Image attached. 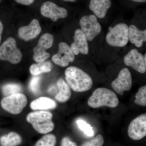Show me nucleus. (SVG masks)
<instances>
[{
    "mask_svg": "<svg viewBox=\"0 0 146 146\" xmlns=\"http://www.w3.org/2000/svg\"><path fill=\"white\" fill-rule=\"evenodd\" d=\"M65 76L67 83L76 92H85L91 89L93 86L91 76L77 67L71 66L67 68Z\"/></svg>",
    "mask_w": 146,
    "mask_h": 146,
    "instance_id": "obj_1",
    "label": "nucleus"
},
{
    "mask_svg": "<svg viewBox=\"0 0 146 146\" xmlns=\"http://www.w3.org/2000/svg\"><path fill=\"white\" fill-rule=\"evenodd\" d=\"M119 104V99L113 91L106 88H99L93 92L89 98L88 104L96 108L106 106L115 108Z\"/></svg>",
    "mask_w": 146,
    "mask_h": 146,
    "instance_id": "obj_2",
    "label": "nucleus"
},
{
    "mask_svg": "<svg viewBox=\"0 0 146 146\" xmlns=\"http://www.w3.org/2000/svg\"><path fill=\"white\" fill-rule=\"evenodd\" d=\"M52 117V114L50 112L36 111L29 113L26 119L37 132L41 134H46L54 129Z\"/></svg>",
    "mask_w": 146,
    "mask_h": 146,
    "instance_id": "obj_3",
    "label": "nucleus"
},
{
    "mask_svg": "<svg viewBox=\"0 0 146 146\" xmlns=\"http://www.w3.org/2000/svg\"><path fill=\"white\" fill-rule=\"evenodd\" d=\"M106 39L112 46H125L129 42V27L123 23L118 24L110 30Z\"/></svg>",
    "mask_w": 146,
    "mask_h": 146,
    "instance_id": "obj_4",
    "label": "nucleus"
},
{
    "mask_svg": "<svg viewBox=\"0 0 146 146\" xmlns=\"http://www.w3.org/2000/svg\"><path fill=\"white\" fill-rule=\"evenodd\" d=\"M22 52L16 46L15 39L9 37L0 46V60L8 61L13 64L21 62Z\"/></svg>",
    "mask_w": 146,
    "mask_h": 146,
    "instance_id": "obj_5",
    "label": "nucleus"
},
{
    "mask_svg": "<svg viewBox=\"0 0 146 146\" xmlns=\"http://www.w3.org/2000/svg\"><path fill=\"white\" fill-rule=\"evenodd\" d=\"M27 102V98L24 94L18 93L4 98L1 101V106L11 114L18 115L26 107Z\"/></svg>",
    "mask_w": 146,
    "mask_h": 146,
    "instance_id": "obj_6",
    "label": "nucleus"
},
{
    "mask_svg": "<svg viewBox=\"0 0 146 146\" xmlns=\"http://www.w3.org/2000/svg\"><path fill=\"white\" fill-rule=\"evenodd\" d=\"M79 25L80 29L89 42H92L102 31L101 25L94 15L83 16L80 21Z\"/></svg>",
    "mask_w": 146,
    "mask_h": 146,
    "instance_id": "obj_7",
    "label": "nucleus"
},
{
    "mask_svg": "<svg viewBox=\"0 0 146 146\" xmlns=\"http://www.w3.org/2000/svg\"><path fill=\"white\" fill-rule=\"evenodd\" d=\"M54 37L52 35L45 33L41 36L37 45L33 49V59L37 63L44 62L50 56L46 50L52 46Z\"/></svg>",
    "mask_w": 146,
    "mask_h": 146,
    "instance_id": "obj_8",
    "label": "nucleus"
},
{
    "mask_svg": "<svg viewBox=\"0 0 146 146\" xmlns=\"http://www.w3.org/2000/svg\"><path fill=\"white\" fill-rule=\"evenodd\" d=\"M52 59L56 65L61 67H66L69 63L74 62L75 54L68 44L60 42L58 45V52L53 56Z\"/></svg>",
    "mask_w": 146,
    "mask_h": 146,
    "instance_id": "obj_9",
    "label": "nucleus"
},
{
    "mask_svg": "<svg viewBox=\"0 0 146 146\" xmlns=\"http://www.w3.org/2000/svg\"><path fill=\"white\" fill-rule=\"evenodd\" d=\"M128 134L131 139L138 141L146 135V113L139 115L131 121L128 127Z\"/></svg>",
    "mask_w": 146,
    "mask_h": 146,
    "instance_id": "obj_10",
    "label": "nucleus"
},
{
    "mask_svg": "<svg viewBox=\"0 0 146 146\" xmlns=\"http://www.w3.org/2000/svg\"><path fill=\"white\" fill-rule=\"evenodd\" d=\"M111 86L121 96L123 95L125 91H129L132 86V77L129 70L127 68L122 69L117 78L111 83Z\"/></svg>",
    "mask_w": 146,
    "mask_h": 146,
    "instance_id": "obj_11",
    "label": "nucleus"
},
{
    "mask_svg": "<svg viewBox=\"0 0 146 146\" xmlns=\"http://www.w3.org/2000/svg\"><path fill=\"white\" fill-rule=\"evenodd\" d=\"M126 66L131 67L138 72L144 74L146 71V61L144 56L136 49L131 50L123 58Z\"/></svg>",
    "mask_w": 146,
    "mask_h": 146,
    "instance_id": "obj_12",
    "label": "nucleus"
},
{
    "mask_svg": "<svg viewBox=\"0 0 146 146\" xmlns=\"http://www.w3.org/2000/svg\"><path fill=\"white\" fill-rule=\"evenodd\" d=\"M41 14L44 17L49 18L56 22L60 18H64L68 16L67 9L60 7L54 3L46 1L42 4L40 9Z\"/></svg>",
    "mask_w": 146,
    "mask_h": 146,
    "instance_id": "obj_13",
    "label": "nucleus"
},
{
    "mask_svg": "<svg viewBox=\"0 0 146 146\" xmlns=\"http://www.w3.org/2000/svg\"><path fill=\"white\" fill-rule=\"evenodd\" d=\"M73 38L74 42L71 45V48L74 54L76 55L79 53L88 54L89 52L88 40L80 29L76 30Z\"/></svg>",
    "mask_w": 146,
    "mask_h": 146,
    "instance_id": "obj_14",
    "label": "nucleus"
},
{
    "mask_svg": "<svg viewBox=\"0 0 146 146\" xmlns=\"http://www.w3.org/2000/svg\"><path fill=\"white\" fill-rule=\"evenodd\" d=\"M42 31L39 21L34 19L28 25L21 27L18 30V36L21 39L28 41L37 37Z\"/></svg>",
    "mask_w": 146,
    "mask_h": 146,
    "instance_id": "obj_15",
    "label": "nucleus"
},
{
    "mask_svg": "<svg viewBox=\"0 0 146 146\" xmlns=\"http://www.w3.org/2000/svg\"><path fill=\"white\" fill-rule=\"evenodd\" d=\"M111 5V0H91L89 8L94 12L95 16L102 19L105 17Z\"/></svg>",
    "mask_w": 146,
    "mask_h": 146,
    "instance_id": "obj_16",
    "label": "nucleus"
},
{
    "mask_svg": "<svg viewBox=\"0 0 146 146\" xmlns=\"http://www.w3.org/2000/svg\"><path fill=\"white\" fill-rule=\"evenodd\" d=\"M129 41L137 48L143 46L146 42V30L142 31L133 25L129 27Z\"/></svg>",
    "mask_w": 146,
    "mask_h": 146,
    "instance_id": "obj_17",
    "label": "nucleus"
},
{
    "mask_svg": "<svg viewBox=\"0 0 146 146\" xmlns=\"http://www.w3.org/2000/svg\"><path fill=\"white\" fill-rule=\"evenodd\" d=\"M58 92L55 96V99L60 102L68 101L71 96L70 87L67 82L62 78H60L56 82Z\"/></svg>",
    "mask_w": 146,
    "mask_h": 146,
    "instance_id": "obj_18",
    "label": "nucleus"
},
{
    "mask_svg": "<svg viewBox=\"0 0 146 146\" xmlns=\"http://www.w3.org/2000/svg\"><path fill=\"white\" fill-rule=\"evenodd\" d=\"M30 106L33 110L53 109L56 107V104L49 98L41 97L32 102Z\"/></svg>",
    "mask_w": 146,
    "mask_h": 146,
    "instance_id": "obj_19",
    "label": "nucleus"
},
{
    "mask_svg": "<svg viewBox=\"0 0 146 146\" xmlns=\"http://www.w3.org/2000/svg\"><path fill=\"white\" fill-rule=\"evenodd\" d=\"M22 142L21 136L15 132H11L0 138L1 146H18Z\"/></svg>",
    "mask_w": 146,
    "mask_h": 146,
    "instance_id": "obj_20",
    "label": "nucleus"
},
{
    "mask_svg": "<svg viewBox=\"0 0 146 146\" xmlns=\"http://www.w3.org/2000/svg\"><path fill=\"white\" fill-rule=\"evenodd\" d=\"M52 68L51 63L42 62L32 65L30 67V72L33 76L39 75L43 73L51 72Z\"/></svg>",
    "mask_w": 146,
    "mask_h": 146,
    "instance_id": "obj_21",
    "label": "nucleus"
},
{
    "mask_svg": "<svg viewBox=\"0 0 146 146\" xmlns=\"http://www.w3.org/2000/svg\"><path fill=\"white\" fill-rule=\"evenodd\" d=\"M22 90L21 85L16 83L7 84L3 85L2 88L3 94L5 97L21 93Z\"/></svg>",
    "mask_w": 146,
    "mask_h": 146,
    "instance_id": "obj_22",
    "label": "nucleus"
},
{
    "mask_svg": "<svg viewBox=\"0 0 146 146\" xmlns=\"http://www.w3.org/2000/svg\"><path fill=\"white\" fill-rule=\"evenodd\" d=\"M56 137L52 134H46L37 141L35 146H55Z\"/></svg>",
    "mask_w": 146,
    "mask_h": 146,
    "instance_id": "obj_23",
    "label": "nucleus"
},
{
    "mask_svg": "<svg viewBox=\"0 0 146 146\" xmlns=\"http://www.w3.org/2000/svg\"><path fill=\"white\" fill-rule=\"evenodd\" d=\"M136 100L134 102L136 104L141 106H146V86H142L138 90L135 95Z\"/></svg>",
    "mask_w": 146,
    "mask_h": 146,
    "instance_id": "obj_24",
    "label": "nucleus"
},
{
    "mask_svg": "<svg viewBox=\"0 0 146 146\" xmlns=\"http://www.w3.org/2000/svg\"><path fill=\"white\" fill-rule=\"evenodd\" d=\"M76 123L79 128L83 131L84 133L86 135L90 137L94 136V131L93 130V127H91L90 124L82 119L77 120Z\"/></svg>",
    "mask_w": 146,
    "mask_h": 146,
    "instance_id": "obj_25",
    "label": "nucleus"
},
{
    "mask_svg": "<svg viewBox=\"0 0 146 146\" xmlns=\"http://www.w3.org/2000/svg\"><path fill=\"white\" fill-rule=\"evenodd\" d=\"M41 78L34 76L32 78L29 84V88L30 91L35 94H37L40 91Z\"/></svg>",
    "mask_w": 146,
    "mask_h": 146,
    "instance_id": "obj_26",
    "label": "nucleus"
},
{
    "mask_svg": "<svg viewBox=\"0 0 146 146\" xmlns=\"http://www.w3.org/2000/svg\"><path fill=\"white\" fill-rule=\"evenodd\" d=\"M104 143L103 136L101 134H98L91 141L84 142L81 146H102Z\"/></svg>",
    "mask_w": 146,
    "mask_h": 146,
    "instance_id": "obj_27",
    "label": "nucleus"
},
{
    "mask_svg": "<svg viewBox=\"0 0 146 146\" xmlns=\"http://www.w3.org/2000/svg\"><path fill=\"white\" fill-rule=\"evenodd\" d=\"M61 146H77V145L75 142L71 141L70 138L65 137L62 139Z\"/></svg>",
    "mask_w": 146,
    "mask_h": 146,
    "instance_id": "obj_28",
    "label": "nucleus"
},
{
    "mask_svg": "<svg viewBox=\"0 0 146 146\" xmlns=\"http://www.w3.org/2000/svg\"><path fill=\"white\" fill-rule=\"evenodd\" d=\"M18 3L25 5H29L33 3L35 0H15Z\"/></svg>",
    "mask_w": 146,
    "mask_h": 146,
    "instance_id": "obj_29",
    "label": "nucleus"
},
{
    "mask_svg": "<svg viewBox=\"0 0 146 146\" xmlns=\"http://www.w3.org/2000/svg\"><path fill=\"white\" fill-rule=\"evenodd\" d=\"M3 31V25L1 21H0V44L1 41L2 34Z\"/></svg>",
    "mask_w": 146,
    "mask_h": 146,
    "instance_id": "obj_30",
    "label": "nucleus"
},
{
    "mask_svg": "<svg viewBox=\"0 0 146 146\" xmlns=\"http://www.w3.org/2000/svg\"><path fill=\"white\" fill-rule=\"evenodd\" d=\"M133 1L138 3H146V0H131Z\"/></svg>",
    "mask_w": 146,
    "mask_h": 146,
    "instance_id": "obj_31",
    "label": "nucleus"
},
{
    "mask_svg": "<svg viewBox=\"0 0 146 146\" xmlns=\"http://www.w3.org/2000/svg\"><path fill=\"white\" fill-rule=\"evenodd\" d=\"M62 1H65L71 2H74L76 1V0H62Z\"/></svg>",
    "mask_w": 146,
    "mask_h": 146,
    "instance_id": "obj_32",
    "label": "nucleus"
},
{
    "mask_svg": "<svg viewBox=\"0 0 146 146\" xmlns=\"http://www.w3.org/2000/svg\"><path fill=\"white\" fill-rule=\"evenodd\" d=\"M1 0H0V2H1Z\"/></svg>",
    "mask_w": 146,
    "mask_h": 146,
    "instance_id": "obj_33",
    "label": "nucleus"
}]
</instances>
